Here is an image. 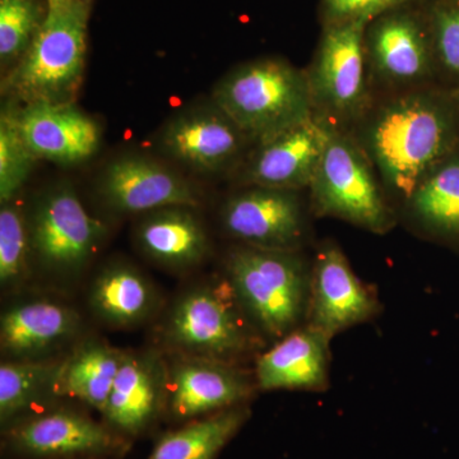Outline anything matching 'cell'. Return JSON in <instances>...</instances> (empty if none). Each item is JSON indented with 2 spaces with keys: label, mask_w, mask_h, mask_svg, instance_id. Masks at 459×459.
<instances>
[{
  "label": "cell",
  "mask_w": 459,
  "mask_h": 459,
  "mask_svg": "<svg viewBox=\"0 0 459 459\" xmlns=\"http://www.w3.org/2000/svg\"><path fill=\"white\" fill-rule=\"evenodd\" d=\"M226 273L247 318L265 336L282 340L307 320L312 270L296 250L237 247Z\"/></svg>",
  "instance_id": "3"
},
{
  "label": "cell",
  "mask_w": 459,
  "mask_h": 459,
  "mask_svg": "<svg viewBox=\"0 0 459 459\" xmlns=\"http://www.w3.org/2000/svg\"><path fill=\"white\" fill-rule=\"evenodd\" d=\"M99 195L110 210L126 214L201 204V195L189 180L141 156L120 157L108 164L100 178Z\"/></svg>",
  "instance_id": "13"
},
{
  "label": "cell",
  "mask_w": 459,
  "mask_h": 459,
  "mask_svg": "<svg viewBox=\"0 0 459 459\" xmlns=\"http://www.w3.org/2000/svg\"><path fill=\"white\" fill-rule=\"evenodd\" d=\"M244 404L186 422L160 437L148 459H217L249 419Z\"/></svg>",
  "instance_id": "24"
},
{
  "label": "cell",
  "mask_w": 459,
  "mask_h": 459,
  "mask_svg": "<svg viewBox=\"0 0 459 459\" xmlns=\"http://www.w3.org/2000/svg\"><path fill=\"white\" fill-rule=\"evenodd\" d=\"M65 0H48V4H56V3H63Z\"/></svg>",
  "instance_id": "33"
},
{
  "label": "cell",
  "mask_w": 459,
  "mask_h": 459,
  "mask_svg": "<svg viewBox=\"0 0 459 459\" xmlns=\"http://www.w3.org/2000/svg\"><path fill=\"white\" fill-rule=\"evenodd\" d=\"M379 310L376 292L356 276L342 250L333 243L320 247L312 268L307 325L334 337L373 319Z\"/></svg>",
  "instance_id": "12"
},
{
  "label": "cell",
  "mask_w": 459,
  "mask_h": 459,
  "mask_svg": "<svg viewBox=\"0 0 459 459\" xmlns=\"http://www.w3.org/2000/svg\"><path fill=\"white\" fill-rule=\"evenodd\" d=\"M369 20L331 23L310 71L313 108L337 119H352L364 110L368 98L364 33Z\"/></svg>",
  "instance_id": "9"
},
{
  "label": "cell",
  "mask_w": 459,
  "mask_h": 459,
  "mask_svg": "<svg viewBox=\"0 0 459 459\" xmlns=\"http://www.w3.org/2000/svg\"><path fill=\"white\" fill-rule=\"evenodd\" d=\"M16 115L27 146L38 160L77 165L95 155L101 144L100 124L74 102L16 104Z\"/></svg>",
  "instance_id": "16"
},
{
  "label": "cell",
  "mask_w": 459,
  "mask_h": 459,
  "mask_svg": "<svg viewBox=\"0 0 459 459\" xmlns=\"http://www.w3.org/2000/svg\"><path fill=\"white\" fill-rule=\"evenodd\" d=\"M368 50L377 74L395 84L415 83L430 69V49L415 17L391 13L379 18L368 36Z\"/></svg>",
  "instance_id": "21"
},
{
  "label": "cell",
  "mask_w": 459,
  "mask_h": 459,
  "mask_svg": "<svg viewBox=\"0 0 459 459\" xmlns=\"http://www.w3.org/2000/svg\"><path fill=\"white\" fill-rule=\"evenodd\" d=\"M418 221L444 234L459 232V162L437 165L407 199Z\"/></svg>",
  "instance_id": "26"
},
{
  "label": "cell",
  "mask_w": 459,
  "mask_h": 459,
  "mask_svg": "<svg viewBox=\"0 0 459 459\" xmlns=\"http://www.w3.org/2000/svg\"><path fill=\"white\" fill-rule=\"evenodd\" d=\"M124 353L102 341H84L63 360L54 395L77 398L102 413Z\"/></svg>",
  "instance_id": "23"
},
{
  "label": "cell",
  "mask_w": 459,
  "mask_h": 459,
  "mask_svg": "<svg viewBox=\"0 0 459 459\" xmlns=\"http://www.w3.org/2000/svg\"><path fill=\"white\" fill-rule=\"evenodd\" d=\"M249 140L216 104L178 114L160 134V148L171 159L199 172L231 165Z\"/></svg>",
  "instance_id": "15"
},
{
  "label": "cell",
  "mask_w": 459,
  "mask_h": 459,
  "mask_svg": "<svg viewBox=\"0 0 459 459\" xmlns=\"http://www.w3.org/2000/svg\"><path fill=\"white\" fill-rule=\"evenodd\" d=\"M435 44L446 68L459 74V8H444L434 18Z\"/></svg>",
  "instance_id": "30"
},
{
  "label": "cell",
  "mask_w": 459,
  "mask_h": 459,
  "mask_svg": "<svg viewBox=\"0 0 459 459\" xmlns=\"http://www.w3.org/2000/svg\"><path fill=\"white\" fill-rule=\"evenodd\" d=\"M156 305L155 287L141 271L126 263L102 268L91 285V309L113 327L141 325L152 316Z\"/></svg>",
  "instance_id": "22"
},
{
  "label": "cell",
  "mask_w": 459,
  "mask_h": 459,
  "mask_svg": "<svg viewBox=\"0 0 459 459\" xmlns=\"http://www.w3.org/2000/svg\"><path fill=\"white\" fill-rule=\"evenodd\" d=\"M331 126L316 117L261 142L246 168L255 186L298 190L310 186L325 153Z\"/></svg>",
  "instance_id": "17"
},
{
  "label": "cell",
  "mask_w": 459,
  "mask_h": 459,
  "mask_svg": "<svg viewBox=\"0 0 459 459\" xmlns=\"http://www.w3.org/2000/svg\"><path fill=\"white\" fill-rule=\"evenodd\" d=\"M168 369L165 413L184 424L240 406L255 389L250 377L232 362L180 355Z\"/></svg>",
  "instance_id": "10"
},
{
  "label": "cell",
  "mask_w": 459,
  "mask_h": 459,
  "mask_svg": "<svg viewBox=\"0 0 459 459\" xmlns=\"http://www.w3.org/2000/svg\"><path fill=\"white\" fill-rule=\"evenodd\" d=\"M35 155L27 146L17 122L16 104L9 101L0 113V202L13 201L23 188L33 166Z\"/></svg>",
  "instance_id": "28"
},
{
  "label": "cell",
  "mask_w": 459,
  "mask_h": 459,
  "mask_svg": "<svg viewBox=\"0 0 459 459\" xmlns=\"http://www.w3.org/2000/svg\"><path fill=\"white\" fill-rule=\"evenodd\" d=\"M128 440L80 411L32 413L3 429V452L17 459L110 457Z\"/></svg>",
  "instance_id": "8"
},
{
  "label": "cell",
  "mask_w": 459,
  "mask_h": 459,
  "mask_svg": "<svg viewBox=\"0 0 459 459\" xmlns=\"http://www.w3.org/2000/svg\"><path fill=\"white\" fill-rule=\"evenodd\" d=\"M410 0H325V12L331 23L352 20H374L389 9Z\"/></svg>",
  "instance_id": "31"
},
{
  "label": "cell",
  "mask_w": 459,
  "mask_h": 459,
  "mask_svg": "<svg viewBox=\"0 0 459 459\" xmlns=\"http://www.w3.org/2000/svg\"><path fill=\"white\" fill-rule=\"evenodd\" d=\"M314 211L385 234L394 225L370 159L351 138L329 129L327 144L316 177L310 184Z\"/></svg>",
  "instance_id": "6"
},
{
  "label": "cell",
  "mask_w": 459,
  "mask_h": 459,
  "mask_svg": "<svg viewBox=\"0 0 459 459\" xmlns=\"http://www.w3.org/2000/svg\"><path fill=\"white\" fill-rule=\"evenodd\" d=\"M63 359L5 360L0 365V422L3 429L27 412L47 392L54 394Z\"/></svg>",
  "instance_id": "25"
},
{
  "label": "cell",
  "mask_w": 459,
  "mask_h": 459,
  "mask_svg": "<svg viewBox=\"0 0 459 459\" xmlns=\"http://www.w3.org/2000/svg\"><path fill=\"white\" fill-rule=\"evenodd\" d=\"M222 225L244 246L295 252L305 237V217L296 190L255 188L228 199Z\"/></svg>",
  "instance_id": "11"
},
{
  "label": "cell",
  "mask_w": 459,
  "mask_h": 459,
  "mask_svg": "<svg viewBox=\"0 0 459 459\" xmlns=\"http://www.w3.org/2000/svg\"><path fill=\"white\" fill-rule=\"evenodd\" d=\"M90 3L48 4L25 56L3 78L2 91L20 105L71 104L83 81Z\"/></svg>",
  "instance_id": "2"
},
{
  "label": "cell",
  "mask_w": 459,
  "mask_h": 459,
  "mask_svg": "<svg viewBox=\"0 0 459 459\" xmlns=\"http://www.w3.org/2000/svg\"><path fill=\"white\" fill-rule=\"evenodd\" d=\"M81 331L74 307L49 299L8 307L0 320V347L5 360H45Z\"/></svg>",
  "instance_id": "18"
},
{
  "label": "cell",
  "mask_w": 459,
  "mask_h": 459,
  "mask_svg": "<svg viewBox=\"0 0 459 459\" xmlns=\"http://www.w3.org/2000/svg\"><path fill=\"white\" fill-rule=\"evenodd\" d=\"M32 258L29 219L16 199L0 208V285L11 290L22 285Z\"/></svg>",
  "instance_id": "27"
},
{
  "label": "cell",
  "mask_w": 459,
  "mask_h": 459,
  "mask_svg": "<svg viewBox=\"0 0 459 459\" xmlns=\"http://www.w3.org/2000/svg\"><path fill=\"white\" fill-rule=\"evenodd\" d=\"M192 208L172 205L144 213L135 238L151 261L171 270H188L204 261L208 253L207 234Z\"/></svg>",
  "instance_id": "20"
},
{
  "label": "cell",
  "mask_w": 459,
  "mask_h": 459,
  "mask_svg": "<svg viewBox=\"0 0 459 459\" xmlns=\"http://www.w3.org/2000/svg\"><path fill=\"white\" fill-rule=\"evenodd\" d=\"M47 12L38 0H0V63L11 71L25 56Z\"/></svg>",
  "instance_id": "29"
},
{
  "label": "cell",
  "mask_w": 459,
  "mask_h": 459,
  "mask_svg": "<svg viewBox=\"0 0 459 459\" xmlns=\"http://www.w3.org/2000/svg\"><path fill=\"white\" fill-rule=\"evenodd\" d=\"M213 102L249 140H271L314 117L307 74L281 59L240 65L222 78Z\"/></svg>",
  "instance_id": "4"
},
{
  "label": "cell",
  "mask_w": 459,
  "mask_h": 459,
  "mask_svg": "<svg viewBox=\"0 0 459 459\" xmlns=\"http://www.w3.org/2000/svg\"><path fill=\"white\" fill-rule=\"evenodd\" d=\"M108 457H98V455H90V457H75L69 459H107Z\"/></svg>",
  "instance_id": "32"
},
{
  "label": "cell",
  "mask_w": 459,
  "mask_h": 459,
  "mask_svg": "<svg viewBox=\"0 0 459 459\" xmlns=\"http://www.w3.org/2000/svg\"><path fill=\"white\" fill-rule=\"evenodd\" d=\"M451 141L446 110L425 93L386 102L365 128V151L385 186L409 199L437 168Z\"/></svg>",
  "instance_id": "1"
},
{
  "label": "cell",
  "mask_w": 459,
  "mask_h": 459,
  "mask_svg": "<svg viewBox=\"0 0 459 459\" xmlns=\"http://www.w3.org/2000/svg\"><path fill=\"white\" fill-rule=\"evenodd\" d=\"M249 320L229 282L195 286L172 305L162 338L179 355L232 362L258 342Z\"/></svg>",
  "instance_id": "5"
},
{
  "label": "cell",
  "mask_w": 459,
  "mask_h": 459,
  "mask_svg": "<svg viewBox=\"0 0 459 459\" xmlns=\"http://www.w3.org/2000/svg\"><path fill=\"white\" fill-rule=\"evenodd\" d=\"M305 325L287 334L256 361L255 385L263 391H323L329 379V341Z\"/></svg>",
  "instance_id": "19"
},
{
  "label": "cell",
  "mask_w": 459,
  "mask_h": 459,
  "mask_svg": "<svg viewBox=\"0 0 459 459\" xmlns=\"http://www.w3.org/2000/svg\"><path fill=\"white\" fill-rule=\"evenodd\" d=\"M29 228L32 256L45 271L60 277L80 274L107 232L66 184L42 193L33 204Z\"/></svg>",
  "instance_id": "7"
},
{
  "label": "cell",
  "mask_w": 459,
  "mask_h": 459,
  "mask_svg": "<svg viewBox=\"0 0 459 459\" xmlns=\"http://www.w3.org/2000/svg\"><path fill=\"white\" fill-rule=\"evenodd\" d=\"M86 2H91V0H86Z\"/></svg>",
  "instance_id": "34"
},
{
  "label": "cell",
  "mask_w": 459,
  "mask_h": 459,
  "mask_svg": "<svg viewBox=\"0 0 459 459\" xmlns=\"http://www.w3.org/2000/svg\"><path fill=\"white\" fill-rule=\"evenodd\" d=\"M169 369L156 351L126 352L108 395L104 422L115 433L140 437L165 413Z\"/></svg>",
  "instance_id": "14"
}]
</instances>
